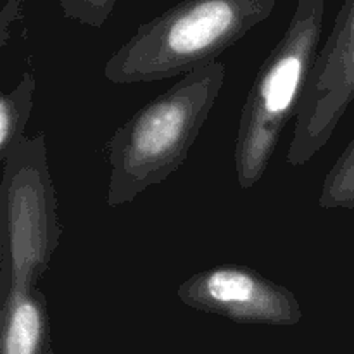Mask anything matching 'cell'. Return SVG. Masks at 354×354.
Masks as SVG:
<instances>
[{
  "label": "cell",
  "instance_id": "1",
  "mask_svg": "<svg viewBox=\"0 0 354 354\" xmlns=\"http://www.w3.org/2000/svg\"><path fill=\"white\" fill-rule=\"evenodd\" d=\"M225 83L220 61L189 73L135 111L107 142L111 173L106 203H133L187 161Z\"/></svg>",
  "mask_w": 354,
  "mask_h": 354
},
{
  "label": "cell",
  "instance_id": "2",
  "mask_svg": "<svg viewBox=\"0 0 354 354\" xmlns=\"http://www.w3.org/2000/svg\"><path fill=\"white\" fill-rule=\"evenodd\" d=\"M275 0H189L140 24L107 59L111 83H152L218 61L272 16Z\"/></svg>",
  "mask_w": 354,
  "mask_h": 354
},
{
  "label": "cell",
  "instance_id": "3",
  "mask_svg": "<svg viewBox=\"0 0 354 354\" xmlns=\"http://www.w3.org/2000/svg\"><path fill=\"white\" fill-rule=\"evenodd\" d=\"M324 0H299L292 17L251 83L235 137V176L252 189L268 169L287 123L297 116L324 31Z\"/></svg>",
  "mask_w": 354,
  "mask_h": 354
},
{
  "label": "cell",
  "instance_id": "4",
  "mask_svg": "<svg viewBox=\"0 0 354 354\" xmlns=\"http://www.w3.org/2000/svg\"><path fill=\"white\" fill-rule=\"evenodd\" d=\"M0 183V296L38 289L62 235L45 135L7 156Z\"/></svg>",
  "mask_w": 354,
  "mask_h": 354
},
{
  "label": "cell",
  "instance_id": "5",
  "mask_svg": "<svg viewBox=\"0 0 354 354\" xmlns=\"http://www.w3.org/2000/svg\"><path fill=\"white\" fill-rule=\"evenodd\" d=\"M354 100V0L335 14L330 35L308 75L287 151L290 166H304L327 145Z\"/></svg>",
  "mask_w": 354,
  "mask_h": 354
},
{
  "label": "cell",
  "instance_id": "6",
  "mask_svg": "<svg viewBox=\"0 0 354 354\" xmlns=\"http://www.w3.org/2000/svg\"><path fill=\"white\" fill-rule=\"evenodd\" d=\"M176 296L185 306L235 324L290 327L303 320V310L289 287L273 282L245 265L211 266L180 283Z\"/></svg>",
  "mask_w": 354,
  "mask_h": 354
},
{
  "label": "cell",
  "instance_id": "7",
  "mask_svg": "<svg viewBox=\"0 0 354 354\" xmlns=\"http://www.w3.org/2000/svg\"><path fill=\"white\" fill-rule=\"evenodd\" d=\"M52 348L47 297L40 289L10 290L2 299L0 354H47Z\"/></svg>",
  "mask_w": 354,
  "mask_h": 354
},
{
  "label": "cell",
  "instance_id": "8",
  "mask_svg": "<svg viewBox=\"0 0 354 354\" xmlns=\"http://www.w3.org/2000/svg\"><path fill=\"white\" fill-rule=\"evenodd\" d=\"M37 90L33 73H23L17 85L10 92L0 93V161H6L19 142L26 138L24 130L33 111V97Z\"/></svg>",
  "mask_w": 354,
  "mask_h": 354
},
{
  "label": "cell",
  "instance_id": "9",
  "mask_svg": "<svg viewBox=\"0 0 354 354\" xmlns=\"http://www.w3.org/2000/svg\"><path fill=\"white\" fill-rule=\"evenodd\" d=\"M318 206L322 209H354V137L325 175Z\"/></svg>",
  "mask_w": 354,
  "mask_h": 354
},
{
  "label": "cell",
  "instance_id": "10",
  "mask_svg": "<svg viewBox=\"0 0 354 354\" xmlns=\"http://www.w3.org/2000/svg\"><path fill=\"white\" fill-rule=\"evenodd\" d=\"M62 16L90 28H100L116 7V0H61Z\"/></svg>",
  "mask_w": 354,
  "mask_h": 354
},
{
  "label": "cell",
  "instance_id": "11",
  "mask_svg": "<svg viewBox=\"0 0 354 354\" xmlns=\"http://www.w3.org/2000/svg\"><path fill=\"white\" fill-rule=\"evenodd\" d=\"M21 7L23 3L19 0H9L3 6L2 12H0V47H6L7 40H9V24L14 23L21 17Z\"/></svg>",
  "mask_w": 354,
  "mask_h": 354
},
{
  "label": "cell",
  "instance_id": "12",
  "mask_svg": "<svg viewBox=\"0 0 354 354\" xmlns=\"http://www.w3.org/2000/svg\"><path fill=\"white\" fill-rule=\"evenodd\" d=\"M47 354H55V351H54V349H50V351H48Z\"/></svg>",
  "mask_w": 354,
  "mask_h": 354
}]
</instances>
